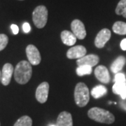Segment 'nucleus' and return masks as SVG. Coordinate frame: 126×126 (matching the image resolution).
I'll use <instances>...</instances> for the list:
<instances>
[{
	"instance_id": "1",
	"label": "nucleus",
	"mask_w": 126,
	"mask_h": 126,
	"mask_svg": "<svg viewBox=\"0 0 126 126\" xmlns=\"http://www.w3.org/2000/svg\"><path fill=\"white\" fill-rule=\"evenodd\" d=\"M15 80L19 84H25L30 80L32 75V64L29 62L23 60L18 63L14 70Z\"/></svg>"
},
{
	"instance_id": "15",
	"label": "nucleus",
	"mask_w": 126,
	"mask_h": 126,
	"mask_svg": "<svg viewBox=\"0 0 126 126\" xmlns=\"http://www.w3.org/2000/svg\"><path fill=\"white\" fill-rule=\"evenodd\" d=\"M126 59L124 56H119L114 60V62L111 65V70L112 72L117 74L118 72L121 71L126 64Z\"/></svg>"
},
{
	"instance_id": "11",
	"label": "nucleus",
	"mask_w": 126,
	"mask_h": 126,
	"mask_svg": "<svg viewBox=\"0 0 126 126\" xmlns=\"http://www.w3.org/2000/svg\"><path fill=\"white\" fill-rule=\"evenodd\" d=\"M99 58L94 54H90L88 55H85L84 57L80 59H78L77 61V64L78 66L82 65H88L91 67H94L97 64L99 63Z\"/></svg>"
},
{
	"instance_id": "12",
	"label": "nucleus",
	"mask_w": 126,
	"mask_h": 126,
	"mask_svg": "<svg viewBox=\"0 0 126 126\" xmlns=\"http://www.w3.org/2000/svg\"><path fill=\"white\" fill-rule=\"evenodd\" d=\"M94 75L100 82L109 83L110 81V75L107 68L104 65H99L94 69Z\"/></svg>"
},
{
	"instance_id": "27",
	"label": "nucleus",
	"mask_w": 126,
	"mask_h": 126,
	"mask_svg": "<svg viewBox=\"0 0 126 126\" xmlns=\"http://www.w3.org/2000/svg\"><path fill=\"white\" fill-rule=\"evenodd\" d=\"M120 104H121V106L122 108L126 111V102H125V101H121Z\"/></svg>"
},
{
	"instance_id": "2",
	"label": "nucleus",
	"mask_w": 126,
	"mask_h": 126,
	"mask_svg": "<svg viewBox=\"0 0 126 126\" xmlns=\"http://www.w3.org/2000/svg\"><path fill=\"white\" fill-rule=\"evenodd\" d=\"M88 116L94 121L111 124L115 121V117L110 111L99 107H93L88 111Z\"/></svg>"
},
{
	"instance_id": "17",
	"label": "nucleus",
	"mask_w": 126,
	"mask_h": 126,
	"mask_svg": "<svg viewBox=\"0 0 126 126\" xmlns=\"http://www.w3.org/2000/svg\"><path fill=\"white\" fill-rule=\"evenodd\" d=\"M107 93V88L102 85H99L93 88L91 91V94L94 98L98 99L99 97L105 95Z\"/></svg>"
},
{
	"instance_id": "6",
	"label": "nucleus",
	"mask_w": 126,
	"mask_h": 126,
	"mask_svg": "<svg viewBox=\"0 0 126 126\" xmlns=\"http://www.w3.org/2000/svg\"><path fill=\"white\" fill-rule=\"evenodd\" d=\"M72 33L79 39H83L86 36V31L84 24L81 20L76 19L71 23Z\"/></svg>"
},
{
	"instance_id": "8",
	"label": "nucleus",
	"mask_w": 126,
	"mask_h": 126,
	"mask_svg": "<svg viewBox=\"0 0 126 126\" xmlns=\"http://www.w3.org/2000/svg\"><path fill=\"white\" fill-rule=\"evenodd\" d=\"M48 92H49V84L47 82L41 83L36 88V100L41 104L45 103L48 99Z\"/></svg>"
},
{
	"instance_id": "5",
	"label": "nucleus",
	"mask_w": 126,
	"mask_h": 126,
	"mask_svg": "<svg viewBox=\"0 0 126 126\" xmlns=\"http://www.w3.org/2000/svg\"><path fill=\"white\" fill-rule=\"evenodd\" d=\"M26 54L29 63L32 65H38L41 63V58L39 50L34 45H28L26 48Z\"/></svg>"
},
{
	"instance_id": "26",
	"label": "nucleus",
	"mask_w": 126,
	"mask_h": 126,
	"mask_svg": "<svg viewBox=\"0 0 126 126\" xmlns=\"http://www.w3.org/2000/svg\"><path fill=\"white\" fill-rule=\"evenodd\" d=\"M121 48L123 50H126V38L123 39L121 42Z\"/></svg>"
},
{
	"instance_id": "28",
	"label": "nucleus",
	"mask_w": 126,
	"mask_h": 126,
	"mask_svg": "<svg viewBox=\"0 0 126 126\" xmlns=\"http://www.w3.org/2000/svg\"><path fill=\"white\" fill-rule=\"evenodd\" d=\"M1 72L0 71V81H1Z\"/></svg>"
},
{
	"instance_id": "13",
	"label": "nucleus",
	"mask_w": 126,
	"mask_h": 126,
	"mask_svg": "<svg viewBox=\"0 0 126 126\" xmlns=\"http://www.w3.org/2000/svg\"><path fill=\"white\" fill-rule=\"evenodd\" d=\"M56 126H73L72 114L67 111H63L59 114Z\"/></svg>"
},
{
	"instance_id": "16",
	"label": "nucleus",
	"mask_w": 126,
	"mask_h": 126,
	"mask_svg": "<svg viewBox=\"0 0 126 126\" xmlns=\"http://www.w3.org/2000/svg\"><path fill=\"white\" fill-rule=\"evenodd\" d=\"M112 90L113 93L120 94L123 99H126V84L115 83L113 86Z\"/></svg>"
},
{
	"instance_id": "18",
	"label": "nucleus",
	"mask_w": 126,
	"mask_h": 126,
	"mask_svg": "<svg viewBox=\"0 0 126 126\" xmlns=\"http://www.w3.org/2000/svg\"><path fill=\"white\" fill-rule=\"evenodd\" d=\"M113 31L114 33L120 34V35H125L126 34V23L122 21H117L113 25Z\"/></svg>"
},
{
	"instance_id": "9",
	"label": "nucleus",
	"mask_w": 126,
	"mask_h": 126,
	"mask_svg": "<svg viewBox=\"0 0 126 126\" xmlns=\"http://www.w3.org/2000/svg\"><path fill=\"white\" fill-rule=\"evenodd\" d=\"M14 72V67L11 64L6 63L4 65L1 71V82L4 86H8L10 83Z\"/></svg>"
},
{
	"instance_id": "29",
	"label": "nucleus",
	"mask_w": 126,
	"mask_h": 126,
	"mask_svg": "<svg viewBox=\"0 0 126 126\" xmlns=\"http://www.w3.org/2000/svg\"><path fill=\"white\" fill-rule=\"evenodd\" d=\"M50 126H55V125H51Z\"/></svg>"
},
{
	"instance_id": "21",
	"label": "nucleus",
	"mask_w": 126,
	"mask_h": 126,
	"mask_svg": "<svg viewBox=\"0 0 126 126\" xmlns=\"http://www.w3.org/2000/svg\"><path fill=\"white\" fill-rule=\"evenodd\" d=\"M92 67L88 65H82V66H79L77 69V74L78 76L82 77L84 75H88L92 73Z\"/></svg>"
},
{
	"instance_id": "22",
	"label": "nucleus",
	"mask_w": 126,
	"mask_h": 126,
	"mask_svg": "<svg viewBox=\"0 0 126 126\" xmlns=\"http://www.w3.org/2000/svg\"><path fill=\"white\" fill-rule=\"evenodd\" d=\"M9 38L4 34H0V51L4 50L8 44Z\"/></svg>"
},
{
	"instance_id": "25",
	"label": "nucleus",
	"mask_w": 126,
	"mask_h": 126,
	"mask_svg": "<svg viewBox=\"0 0 126 126\" xmlns=\"http://www.w3.org/2000/svg\"><path fill=\"white\" fill-rule=\"evenodd\" d=\"M11 30H12L14 34H18V32H19V28H18V27L16 25H14V24L11 25Z\"/></svg>"
},
{
	"instance_id": "19",
	"label": "nucleus",
	"mask_w": 126,
	"mask_h": 126,
	"mask_svg": "<svg viewBox=\"0 0 126 126\" xmlns=\"http://www.w3.org/2000/svg\"><path fill=\"white\" fill-rule=\"evenodd\" d=\"M14 126H32V120L28 116H23L18 118Z\"/></svg>"
},
{
	"instance_id": "23",
	"label": "nucleus",
	"mask_w": 126,
	"mask_h": 126,
	"mask_svg": "<svg viewBox=\"0 0 126 126\" xmlns=\"http://www.w3.org/2000/svg\"><path fill=\"white\" fill-rule=\"evenodd\" d=\"M114 81L115 83H123V84H126V79L125 75L122 73H117L115 76V79H114Z\"/></svg>"
},
{
	"instance_id": "24",
	"label": "nucleus",
	"mask_w": 126,
	"mask_h": 126,
	"mask_svg": "<svg viewBox=\"0 0 126 126\" xmlns=\"http://www.w3.org/2000/svg\"><path fill=\"white\" fill-rule=\"evenodd\" d=\"M23 30L25 33H29L31 30L30 25L28 23H24L23 25Z\"/></svg>"
},
{
	"instance_id": "3",
	"label": "nucleus",
	"mask_w": 126,
	"mask_h": 126,
	"mask_svg": "<svg viewBox=\"0 0 126 126\" xmlns=\"http://www.w3.org/2000/svg\"><path fill=\"white\" fill-rule=\"evenodd\" d=\"M74 100L79 107H83L89 102V90L85 83L81 82L77 84L74 90Z\"/></svg>"
},
{
	"instance_id": "20",
	"label": "nucleus",
	"mask_w": 126,
	"mask_h": 126,
	"mask_svg": "<svg viewBox=\"0 0 126 126\" xmlns=\"http://www.w3.org/2000/svg\"><path fill=\"white\" fill-rule=\"evenodd\" d=\"M116 14L126 18V0H121L116 8Z\"/></svg>"
},
{
	"instance_id": "10",
	"label": "nucleus",
	"mask_w": 126,
	"mask_h": 126,
	"mask_svg": "<svg viewBox=\"0 0 126 126\" xmlns=\"http://www.w3.org/2000/svg\"><path fill=\"white\" fill-rule=\"evenodd\" d=\"M86 48L83 46H73L68 50L67 57L69 59H80L86 54Z\"/></svg>"
},
{
	"instance_id": "4",
	"label": "nucleus",
	"mask_w": 126,
	"mask_h": 126,
	"mask_svg": "<svg viewBox=\"0 0 126 126\" xmlns=\"http://www.w3.org/2000/svg\"><path fill=\"white\" fill-rule=\"evenodd\" d=\"M32 20L37 28L45 27L48 21V9L45 6L41 5L35 8L32 13Z\"/></svg>"
},
{
	"instance_id": "14",
	"label": "nucleus",
	"mask_w": 126,
	"mask_h": 126,
	"mask_svg": "<svg viewBox=\"0 0 126 126\" xmlns=\"http://www.w3.org/2000/svg\"><path fill=\"white\" fill-rule=\"evenodd\" d=\"M61 39L63 41V44L67 46H73L75 44L77 41V37L76 36L68 30H64L61 32Z\"/></svg>"
},
{
	"instance_id": "7",
	"label": "nucleus",
	"mask_w": 126,
	"mask_h": 126,
	"mask_svg": "<svg viewBox=\"0 0 126 126\" xmlns=\"http://www.w3.org/2000/svg\"><path fill=\"white\" fill-rule=\"evenodd\" d=\"M111 31L107 29L104 28L102 30L99 32L97 35L96 36L94 40V45L98 48H102L105 46L106 43L111 38Z\"/></svg>"
}]
</instances>
